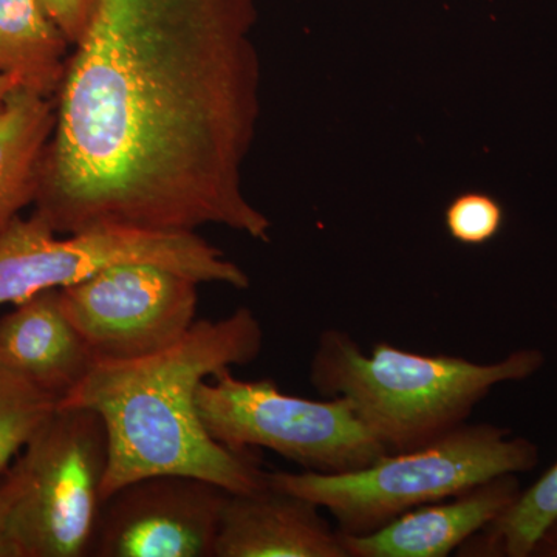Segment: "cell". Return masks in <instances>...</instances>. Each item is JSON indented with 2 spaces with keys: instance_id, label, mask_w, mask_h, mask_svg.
Masks as SVG:
<instances>
[{
  "instance_id": "obj_9",
  "label": "cell",
  "mask_w": 557,
  "mask_h": 557,
  "mask_svg": "<svg viewBox=\"0 0 557 557\" xmlns=\"http://www.w3.org/2000/svg\"><path fill=\"white\" fill-rule=\"evenodd\" d=\"M228 494L190 475L134 480L102 504L90 556L214 557Z\"/></svg>"
},
{
  "instance_id": "obj_5",
  "label": "cell",
  "mask_w": 557,
  "mask_h": 557,
  "mask_svg": "<svg viewBox=\"0 0 557 557\" xmlns=\"http://www.w3.org/2000/svg\"><path fill=\"white\" fill-rule=\"evenodd\" d=\"M108 461L100 413L58 406L0 474L14 557L90 556Z\"/></svg>"
},
{
  "instance_id": "obj_10",
  "label": "cell",
  "mask_w": 557,
  "mask_h": 557,
  "mask_svg": "<svg viewBox=\"0 0 557 557\" xmlns=\"http://www.w3.org/2000/svg\"><path fill=\"white\" fill-rule=\"evenodd\" d=\"M321 509L269 482L248 493H230L214 557H348L338 528Z\"/></svg>"
},
{
  "instance_id": "obj_13",
  "label": "cell",
  "mask_w": 557,
  "mask_h": 557,
  "mask_svg": "<svg viewBox=\"0 0 557 557\" xmlns=\"http://www.w3.org/2000/svg\"><path fill=\"white\" fill-rule=\"evenodd\" d=\"M57 102L17 86L0 110V233L35 203Z\"/></svg>"
},
{
  "instance_id": "obj_18",
  "label": "cell",
  "mask_w": 557,
  "mask_h": 557,
  "mask_svg": "<svg viewBox=\"0 0 557 557\" xmlns=\"http://www.w3.org/2000/svg\"><path fill=\"white\" fill-rule=\"evenodd\" d=\"M70 46H76L89 27L98 0H40Z\"/></svg>"
},
{
  "instance_id": "obj_20",
  "label": "cell",
  "mask_w": 557,
  "mask_h": 557,
  "mask_svg": "<svg viewBox=\"0 0 557 557\" xmlns=\"http://www.w3.org/2000/svg\"><path fill=\"white\" fill-rule=\"evenodd\" d=\"M0 557H14L9 536H7L5 515H3L2 497H0Z\"/></svg>"
},
{
  "instance_id": "obj_8",
  "label": "cell",
  "mask_w": 557,
  "mask_h": 557,
  "mask_svg": "<svg viewBox=\"0 0 557 557\" xmlns=\"http://www.w3.org/2000/svg\"><path fill=\"white\" fill-rule=\"evenodd\" d=\"M199 285L153 263H116L62 287L61 306L97 361H129L174 346L189 332Z\"/></svg>"
},
{
  "instance_id": "obj_11",
  "label": "cell",
  "mask_w": 557,
  "mask_h": 557,
  "mask_svg": "<svg viewBox=\"0 0 557 557\" xmlns=\"http://www.w3.org/2000/svg\"><path fill=\"white\" fill-rule=\"evenodd\" d=\"M518 474L487 480L435 504L410 509L366 536H343L348 557H446L485 530L519 497Z\"/></svg>"
},
{
  "instance_id": "obj_17",
  "label": "cell",
  "mask_w": 557,
  "mask_h": 557,
  "mask_svg": "<svg viewBox=\"0 0 557 557\" xmlns=\"http://www.w3.org/2000/svg\"><path fill=\"white\" fill-rule=\"evenodd\" d=\"M505 222L500 201L479 190L458 194L445 209L449 236L461 245L480 247L496 239Z\"/></svg>"
},
{
  "instance_id": "obj_21",
  "label": "cell",
  "mask_w": 557,
  "mask_h": 557,
  "mask_svg": "<svg viewBox=\"0 0 557 557\" xmlns=\"http://www.w3.org/2000/svg\"><path fill=\"white\" fill-rule=\"evenodd\" d=\"M17 86H21L16 79L10 78V76L0 75V110H2L3 104H5L7 98L11 91L16 89Z\"/></svg>"
},
{
  "instance_id": "obj_2",
  "label": "cell",
  "mask_w": 557,
  "mask_h": 557,
  "mask_svg": "<svg viewBox=\"0 0 557 557\" xmlns=\"http://www.w3.org/2000/svg\"><path fill=\"white\" fill-rule=\"evenodd\" d=\"M263 329L248 307L219 321L194 322L174 346L129 361H95L58 406L100 413L109 438L102 504L134 480L160 474L199 478L230 493L267 485L255 450L211 438L197 409L200 384L260 357Z\"/></svg>"
},
{
  "instance_id": "obj_15",
  "label": "cell",
  "mask_w": 557,
  "mask_h": 557,
  "mask_svg": "<svg viewBox=\"0 0 557 557\" xmlns=\"http://www.w3.org/2000/svg\"><path fill=\"white\" fill-rule=\"evenodd\" d=\"M557 520V461L541 479L457 549L461 557H530L539 539Z\"/></svg>"
},
{
  "instance_id": "obj_6",
  "label": "cell",
  "mask_w": 557,
  "mask_h": 557,
  "mask_svg": "<svg viewBox=\"0 0 557 557\" xmlns=\"http://www.w3.org/2000/svg\"><path fill=\"white\" fill-rule=\"evenodd\" d=\"M197 409L208 434L225 448L270 449L304 471H357L388 454L346 398L293 397L273 380H239L231 369L200 384Z\"/></svg>"
},
{
  "instance_id": "obj_12",
  "label": "cell",
  "mask_w": 557,
  "mask_h": 557,
  "mask_svg": "<svg viewBox=\"0 0 557 557\" xmlns=\"http://www.w3.org/2000/svg\"><path fill=\"white\" fill-rule=\"evenodd\" d=\"M60 289L36 293L0 319V354L61 401L97 359L62 309Z\"/></svg>"
},
{
  "instance_id": "obj_14",
  "label": "cell",
  "mask_w": 557,
  "mask_h": 557,
  "mask_svg": "<svg viewBox=\"0 0 557 557\" xmlns=\"http://www.w3.org/2000/svg\"><path fill=\"white\" fill-rule=\"evenodd\" d=\"M69 47L40 0H0V75L44 97H57Z\"/></svg>"
},
{
  "instance_id": "obj_16",
  "label": "cell",
  "mask_w": 557,
  "mask_h": 557,
  "mask_svg": "<svg viewBox=\"0 0 557 557\" xmlns=\"http://www.w3.org/2000/svg\"><path fill=\"white\" fill-rule=\"evenodd\" d=\"M58 405L60 399L0 354V474L49 420Z\"/></svg>"
},
{
  "instance_id": "obj_19",
  "label": "cell",
  "mask_w": 557,
  "mask_h": 557,
  "mask_svg": "<svg viewBox=\"0 0 557 557\" xmlns=\"http://www.w3.org/2000/svg\"><path fill=\"white\" fill-rule=\"evenodd\" d=\"M534 557H557V520L539 539L533 549Z\"/></svg>"
},
{
  "instance_id": "obj_7",
  "label": "cell",
  "mask_w": 557,
  "mask_h": 557,
  "mask_svg": "<svg viewBox=\"0 0 557 557\" xmlns=\"http://www.w3.org/2000/svg\"><path fill=\"white\" fill-rule=\"evenodd\" d=\"M145 262L177 271L199 284L245 289L248 274L197 233L90 230L58 237L33 212L0 233V306L44 289L62 288L116 263Z\"/></svg>"
},
{
  "instance_id": "obj_3",
  "label": "cell",
  "mask_w": 557,
  "mask_h": 557,
  "mask_svg": "<svg viewBox=\"0 0 557 557\" xmlns=\"http://www.w3.org/2000/svg\"><path fill=\"white\" fill-rule=\"evenodd\" d=\"M545 355L520 348L496 362L423 355L376 343L366 354L350 333L327 329L310 361L311 386L343 397L388 454L408 453L468 423L498 384L536 375Z\"/></svg>"
},
{
  "instance_id": "obj_1",
  "label": "cell",
  "mask_w": 557,
  "mask_h": 557,
  "mask_svg": "<svg viewBox=\"0 0 557 557\" xmlns=\"http://www.w3.org/2000/svg\"><path fill=\"white\" fill-rule=\"evenodd\" d=\"M258 0H98L69 54L35 214L58 234L269 240L242 186L259 119Z\"/></svg>"
},
{
  "instance_id": "obj_4",
  "label": "cell",
  "mask_w": 557,
  "mask_h": 557,
  "mask_svg": "<svg viewBox=\"0 0 557 557\" xmlns=\"http://www.w3.org/2000/svg\"><path fill=\"white\" fill-rule=\"evenodd\" d=\"M539 457L536 443L511 429L465 423L421 448L386 454L357 471L267 472V482L329 511L344 536H366L410 509L531 471Z\"/></svg>"
}]
</instances>
